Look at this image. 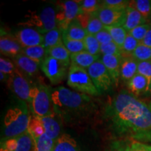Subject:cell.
Masks as SVG:
<instances>
[{
  "label": "cell",
  "instance_id": "cell-1",
  "mask_svg": "<svg viewBox=\"0 0 151 151\" xmlns=\"http://www.w3.org/2000/svg\"><path fill=\"white\" fill-rule=\"evenodd\" d=\"M104 118L115 134L142 142L151 132V109L125 90L109 99Z\"/></svg>",
  "mask_w": 151,
  "mask_h": 151
},
{
  "label": "cell",
  "instance_id": "cell-2",
  "mask_svg": "<svg viewBox=\"0 0 151 151\" xmlns=\"http://www.w3.org/2000/svg\"><path fill=\"white\" fill-rule=\"evenodd\" d=\"M54 112L66 122L86 118L97 109L91 96L71 90L64 86L52 89Z\"/></svg>",
  "mask_w": 151,
  "mask_h": 151
},
{
  "label": "cell",
  "instance_id": "cell-3",
  "mask_svg": "<svg viewBox=\"0 0 151 151\" xmlns=\"http://www.w3.org/2000/svg\"><path fill=\"white\" fill-rule=\"evenodd\" d=\"M29 109L28 104L20 100L7 110L4 118L1 141L16 137L27 131L31 116Z\"/></svg>",
  "mask_w": 151,
  "mask_h": 151
},
{
  "label": "cell",
  "instance_id": "cell-4",
  "mask_svg": "<svg viewBox=\"0 0 151 151\" xmlns=\"http://www.w3.org/2000/svg\"><path fill=\"white\" fill-rule=\"evenodd\" d=\"M52 90L43 83L32 86L28 106L32 114L37 117H46L54 114L52 102Z\"/></svg>",
  "mask_w": 151,
  "mask_h": 151
},
{
  "label": "cell",
  "instance_id": "cell-5",
  "mask_svg": "<svg viewBox=\"0 0 151 151\" xmlns=\"http://www.w3.org/2000/svg\"><path fill=\"white\" fill-rule=\"evenodd\" d=\"M67 83L71 89L80 93L91 97H97L101 94L94 85L88 71L78 66L70 65Z\"/></svg>",
  "mask_w": 151,
  "mask_h": 151
},
{
  "label": "cell",
  "instance_id": "cell-6",
  "mask_svg": "<svg viewBox=\"0 0 151 151\" xmlns=\"http://www.w3.org/2000/svg\"><path fill=\"white\" fill-rule=\"evenodd\" d=\"M22 24L33 28L41 35H45L58 27L55 9L51 6H46L37 14L32 13Z\"/></svg>",
  "mask_w": 151,
  "mask_h": 151
},
{
  "label": "cell",
  "instance_id": "cell-7",
  "mask_svg": "<svg viewBox=\"0 0 151 151\" xmlns=\"http://www.w3.org/2000/svg\"><path fill=\"white\" fill-rule=\"evenodd\" d=\"M71 64L65 63L47 55L40 65L43 73L52 85L59 84L67 77Z\"/></svg>",
  "mask_w": 151,
  "mask_h": 151
},
{
  "label": "cell",
  "instance_id": "cell-8",
  "mask_svg": "<svg viewBox=\"0 0 151 151\" xmlns=\"http://www.w3.org/2000/svg\"><path fill=\"white\" fill-rule=\"evenodd\" d=\"M58 11L56 12V20L58 27L62 32L77 18L80 14V6L78 1H63L58 4Z\"/></svg>",
  "mask_w": 151,
  "mask_h": 151
},
{
  "label": "cell",
  "instance_id": "cell-9",
  "mask_svg": "<svg viewBox=\"0 0 151 151\" xmlns=\"http://www.w3.org/2000/svg\"><path fill=\"white\" fill-rule=\"evenodd\" d=\"M87 71L100 94H101L111 89L113 85L112 78L101 60L94 62Z\"/></svg>",
  "mask_w": 151,
  "mask_h": 151
},
{
  "label": "cell",
  "instance_id": "cell-10",
  "mask_svg": "<svg viewBox=\"0 0 151 151\" xmlns=\"http://www.w3.org/2000/svg\"><path fill=\"white\" fill-rule=\"evenodd\" d=\"M7 84L9 89L16 94L18 99L28 103L32 86L30 84L29 79L18 69L9 76Z\"/></svg>",
  "mask_w": 151,
  "mask_h": 151
},
{
  "label": "cell",
  "instance_id": "cell-11",
  "mask_svg": "<svg viewBox=\"0 0 151 151\" xmlns=\"http://www.w3.org/2000/svg\"><path fill=\"white\" fill-rule=\"evenodd\" d=\"M34 139L27 131L16 137L1 141L0 151H32Z\"/></svg>",
  "mask_w": 151,
  "mask_h": 151
},
{
  "label": "cell",
  "instance_id": "cell-12",
  "mask_svg": "<svg viewBox=\"0 0 151 151\" xmlns=\"http://www.w3.org/2000/svg\"><path fill=\"white\" fill-rule=\"evenodd\" d=\"M126 9L118 10V9H112L101 6L97 12V15L104 26H122V27Z\"/></svg>",
  "mask_w": 151,
  "mask_h": 151
},
{
  "label": "cell",
  "instance_id": "cell-13",
  "mask_svg": "<svg viewBox=\"0 0 151 151\" xmlns=\"http://www.w3.org/2000/svg\"><path fill=\"white\" fill-rule=\"evenodd\" d=\"M15 37L23 48L41 46L43 43V35L32 27H25L20 29Z\"/></svg>",
  "mask_w": 151,
  "mask_h": 151
},
{
  "label": "cell",
  "instance_id": "cell-14",
  "mask_svg": "<svg viewBox=\"0 0 151 151\" xmlns=\"http://www.w3.org/2000/svg\"><path fill=\"white\" fill-rule=\"evenodd\" d=\"M22 50L23 47L20 45L16 37L1 32L0 37V51L1 55L14 59L22 53Z\"/></svg>",
  "mask_w": 151,
  "mask_h": 151
},
{
  "label": "cell",
  "instance_id": "cell-15",
  "mask_svg": "<svg viewBox=\"0 0 151 151\" xmlns=\"http://www.w3.org/2000/svg\"><path fill=\"white\" fill-rule=\"evenodd\" d=\"M14 62L17 69L28 79L35 76L40 67L39 63L22 53L14 58Z\"/></svg>",
  "mask_w": 151,
  "mask_h": 151
},
{
  "label": "cell",
  "instance_id": "cell-16",
  "mask_svg": "<svg viewBox=\"0 0 151 151\" xmlns=\"http://www.w3.org/2000/svg\"><path fill=\"white\" fill-rule=\"evenodd\" d=\"M122 56L104 55L101 58V61L106 68L112 78L113 84L117 86L120 78V66Z\"/></svg>",
  "mask_w": 151,
  "mask_h": 151
},
{
  "label": "cell",
  "instance_id": "cell-17",
  "mask_svg": "<svg viewBox=\"0 0 151 151\" xmlns=\"http://www.w3.org/2000/svg\"><path fill=\"white\" fill-rule=\"evenodd\" d=\"M39 118L44 127L45 134H46L53 140L56 141L62 135L61 119L55 113L50 116L42 117V118L39 117Z\"/></svg>",
  "mask_w": 151,
  "mask_h": 151
},
{
  "label": "cell",
  "instance_id": "cell-18",
  "mask_svg": "<svg viewBox=\"0 0 151 151\" xmlns=\"http://www.w3.org/2000/svg\"><path fill=\"white\" fill-rule=\"evenodd\" d=\"M127 84L128 92L137 98L151 92L148 80L139 73H137Z\"/></svg>",
  "mask_w": 151,
  "mask_h": 151
},
{
  "label": "cell",
  "instance_id": "cell-19",
  "mask_svg": "<svg viewBox=\"0 0 151 151\" xmlns=\"http://www.w3.org/2000/svg\"><path fill=\"white\" fill-rule=\"evenodd\" d=\"M146 22L147 19L145 17H143L139 11L134 9L133 7L129 6L126 9L122 27L127 32H129L138 26L146 24Z\"/></svg>",
  "mask_w": 151,
  "mask_h": 151
},
{
  "label": "cell",
  "instance_id": "cell-20",
  "mask_svg": "<svg viewBox=\"0 0 151 151\" xmlns=\"http://www.w3.org/2000/svg\"><path fill=\"white\" fill-rule=\"evenodd\" d=\"M138 62L132 57H122L120 66V78L128 82L137 73Z\"/></svg>",
  "mask_w": 151,
  "mask_h": 151
},
{
  "label": "cell",
  "instance_id": "cell-21",
  "mask_svg": "<svg viewBox=\"0 0 151 151\" xmlns=\"http://www.w3.org/2000/svg\"><path fill=\"white\" fill-rule=\"evenodd\" d=\"M99 60V55H93L86 50L78 53L71 54L70 57L71 65L78 66L86 70Z\"/></svg>",
  "mask_w": 151,
  "mask_h": 151
},
{
  "label": "cell",
  "instance_id": "cell-22",
  "mask_svg": "<svg viewBox=\"0 0 151 151\" xmlns=\"http://www.w3.org/2000/svg\"><path fill=\"white\" fill-rule=\"evenodd\" d=\"M52 151H81L76 141L68 134H62L55 141Z\"/></svg>",
  "mask_w": 151,
  "mask_h": 151
},
{
  "label": "cell",
  "instance_id": "cell-23",
  "mask_svg": "<svg viewBox=\"0 0 151 151\" xmlns=\"http://www.w3.org/2000/svg\"><path fill=\"white\" fill-rule=\"evenodd\" d=\"M87 32L83 27L77 19L73 20L65 31L62 32V36L77 41H83L87 36Z\"/></svg>",
  "mask_w": 151,
  "mask_h": 151
},
{
  "label": "cell",
  "instance_id": "cell-24",
  "mask_svg": "<svg viewBox=\"0 0 151 151\" xmlns=\"http://www.w3.org/2000/svg\"><path fill=\"white\" fill-rule=\"evenodd\" d=\"M62 43V32L59 27L50 30L43 35V46L46 50Z\"/></svg>",
  "mask_w": 151,
  "mask_h": 151
},
{
  "label": "cell",
  "instance_id": "cell-25",
  "mask_svg": "<svg viewBox=\"0 0 151 151\" xmlns=\"http://www.w3.org/2000/svg\"><path fill=\"white\" fill-rule=\"evenodd\" d=\"M47 55L52 57L55 59L65 63L71 64V53L66 48L63 43H60L47 50Z\"/></svg>",
  "mask_w": 151,
  "mask_h": 151
},
{
  "label": "cell",
  "instance_id": "cell-26",
  "mask_svg": "<svg viewBox=\"0 0 151 151\" xmlns=\"http://www.w3.org/2000/svg\"><path fill=\"white\" fill-rule=\"evenodd\" d=\"M22 53L41 65V62L47 56V50L43 45H41V46L23 48Z\"/></svg>",
  "mask_w": 151,
  "mask_h": 151
},
{
  "label": "cell",
  "instance_id": "cell-27",
  "mask_svg": "<svg viewBox=\"0 0 151 151\" xmlns=\"http://www.w3.org/2000/svg\"><path fill=\"white\" fill-rule=\"evenodd\" d=\"M34 139V148L32 151H52L55 141L48 137L46 134H43L40 137Z\"/></svg>",
  "mask_w": 151,
  "mask_h": 151
},
{
  "label": "cell",
  "instance_id": "cell-28",
  "mask_svg": "<svg viewBox=\"0 0 151 151\" xmlns=\"http://www.w3.org/2000/svg\"><path fill=\"white\" fill-rule=\"evenodd\" d=\"M104 27L110 33L113 41L121 49L127 36V32L122 26H105Z\"/></svg>",
  "mask_w": 151,
  "mask_h": 151
},
{
  "label": "cell",
  "instance_id": "cell-29",
  "mask_svg": "<svg viewBox=\"0 0 151 151\" xmlns=\"http://www.w3.org/2000/svg\"><path fill=\"white\" fill-rule=\"evenodd\" d=\"M27 132L31 134L33 139L40 137L45 134V129L43 124L39 117L32 114L30 116Z\"/></svg>",
  "mask_w": 151,
  "mask_h": 151
},
{
  "label": "cell",
  "instance_id": "cell-30",
  "mask_svg": "<svg viewBox=\"0 0 151 151\" xmlns=\"http://www.w3.org/2000/svg\"><path fill=\"white\" fill-rule=\"evenodd\" d=\"M104 27L105 26L97 16V13H94L90 15L85 29L88 35H95L96 34L102 30Z\"/></svg>",
  "mask_w": 151,
  "mask_h": 151
},
{
  "label": "cell",
  "instance_id": "cell-31",
  "mask_svg": "<svg viewBox=\"0 0 151 151\" xmlns=\"http://www.w3.org/2000/svg\"><path fill=\"white\" fill-rule=\"evenodd\" d=\"M129 6L137 10L147 20L151 18V0L129 1Z\"/></svg>",
  "mask_w": 151,
  "mask_h": 151
},
{
  "label": "cell",
  "instance_id": "cell-32",
  "mask_svg": "<svg viewBox=\"0 0 151 151\" xmlns=\"http://www.w3.org/2000/svg\"><path fill=\"white\" fill-rule=\"evenodd\" d=\"M80 6V13L92 14L97 13L101 7V1L97 0H82L78 1Z\"/></svg>",
  "mask_w": 151,
  "mask_h": 151
},
{
  "label": "cell",
  "instance_id": "cell-33",
  "mask_svg": "<svg viewBox=\"0 0 151 151\" xmlns=\"http://www.w3.org/2000/svg\"><path fill=\"white\" fill-rule=\"evenodd\" d=\"M85 50L93 55H99L101 44L94 37V35H87L83 40Z\"/></svg>",
  "mask_w": 151,
  "mask_h": 151
},
{
  "label": "cell",
  "instance_id": "cell-34",
  "mask_svg": "<svg viewBox=\"0 0 151 151\" xmlns=\"http://www.w3.org/2000/svg\"><path fill=\"white\" fill-rule=\"evenodd\" d=\"M137 62L151 61V48L140 43L132 55Z\"/></svg>",
  "mask_w": 151,
  "mask_h": 151
},
{
  "label": "cell",
  "instance_id": "cell-35",
  "mask_svg": "<svg viewBox=\"0 0 151 151\" xmlns=\"http://www.w3.org/2000/svg\"><path fill=\"white\" fill-rule=\"evenodd\" d=\"M140 43L141 42H139L133 37L127 34V37H126L121 48L122 57H132V53Z\"/></svg>",
  "mask_w": 151,
  "mask_h": 151
},
{
  "label": "cell",
  "instance_id": "cell-36",
  "mask_svg": "<svg viewBox=\"0 0 151 151\" xmlns=\"http://www.w3.org/2000/svg\"><path fill=\"white\" fill-rule=\"evenodd\" d=\"M62 43L71 54L78 53L85 50L83 41L73 40L62 36Z\"/></svg>",
  "mask_w": 151,
  "mask_h": 151
},
{
  "label": "cell",
  "instance_id": "cell-37",
  "mask_svg": "<svg viewBox=\"0 0 151 151\" xmlns=\"http://www.w3.org/2000/svg\"><path fill=\"white\" fill-rule=\"evenodd\" d=\"M100 53L104 55H111L122 56L121 49L114 41L110 43L101 44L100 46Z\"/></svg>",
  "mask_w": 151,
  "mask_h": 151
},
{
  "label": "cell",
  "instance_id": "cell-38",
  "mask_svg": "<svg viewBox=\"0 0 151 151\" xmlns=\"http://www.w3.org/2000/svg\"><path fill=\"white\" fill-rule=\"evenodd\" d=\"M101 6L118 10H125L129 6V1L125 0H104L101 1Z\"/></svg>",
  "mask_w": 151,
  "mask_h": 151
},
{
  "label": "cell",
  "instance_id": "cell-39",
  "mask_svg": "<svg viewBox=\"0 0 151 151\" xmlns=\"http://www.w3.org/2000/svg\"><path fill=\"white\" fill-rule=\"evenodd\" d=\"M151 24H141V25L138 26V27H135L131 31L129 32L128 34L133 37L135 39L139 41V42H141L144 37H146L147 32L148 30L150 29Z\"/></svg>",
  "mask_w": 151,
  "mask_h": 151
},
{
  "label": "cell",
  "instance_id": "cell-40",
  "mask_svg": "<svg viewBox=\"0 0 151 151\" xmlns=\"http://www.w3.org/2000/svg\"><path fill=\"white\" fill-rule=\"evenodd\" d=\"M137 73L143 76L148 80L151 90V61L138 62Z\"/></svg>",
  "mask_w": 151,
  "mask_h": 151
},
{
  "label": "cell",
  "instance_id": "cell-41",
  "mask_svg": "<svg viewBox=\"0 0 151 151\" xmlns=\"http://www.w3.org/2000/svg\"><path fill=\"white\" fill-rule=\"evenodd\" d=\"M16 67L10 60L1 57L0 58V71L5 73L8 76H11L16 70Z\"/></svg>",
  "mask_w": 151,
  "mask_h": 151
},
{
  "label": "cell",
  "instance_id": "cell-42",
  "mask_svg": "<svg viewBox=\"0 0 151 151\" xmlns=\"http://www.w3.org/2000/svg\"><path fill=\"white\" fill-rule=\"evenodd\" d=\"M127 151H151V146L141 141H133L128 143Z\"/></svg>",
  "mask_w": 151,
  "mask_h": 151
},
{
  "label": "cell",
  "instance_id": "cell-43",
  "mask_svg": "<svg viewBox=\"0 0 151 151\" xmlns=\"http://www.w3.org/2000/svg\"><path fill=\"white\" fill-rule=\"evenodd\" d=\"M128 142L125 141L118 140L111 142L106 151H127Z\"/></svg>",
  "mask_w": 151,
  "mask_h": 151
},
{
  "label": "cell",
  "instance_id": "cell-44",
  "mask_svg": "<svg viewBox=\"0 0 151 151\" xmlns=\"http://www.w3.org/2000/svg\"><path fill=\"white\" fill-rule=\"evenodd\" d=\"M94 37H96V39H97V41H99L100 44H106V43H110L113 41L112 37L110 33L109 32V31L106 29H105V27L102 30L99 32L97 34H96L94 35Z\"/></svg>",
  "mask_w": 151,
  "mask_h": 151
},
{
  "label": "cell",
  "instance_id": "cell-45",
  "mask_svg": "<svg viewBox=\"0 0 151 151\" xmlns=\"http://www.w3.org/2000/svg\"><path fill=\"white\" fill-rule=\"evenodd\" d=\"M141 43H142V44L145 45V46L151 48V27L150 29L148 30V32L146 34V37H144V39H143Z\"/></svg>",
  "mask_w": 151,
  "mask_h": 151
},
{
  "label": "cell",
  "instance_id": "cell-46",
  "mask_svg": "<svg viewBox=\"0 0 151 151\" xmlns=\"http://www.w3.org/2000/svg\"><path fill=\"white\" fill-rule=\"evenodd\" d=\"M0 77H1V81H2V82H5L6 81H7L9 79L8 76L6 75L3 72H1V71H0Z\"/></svg>",
  "mask_w": 151,
  "mask_h": 151
},
{
  "label": "cell",
  "instance_id": "cell-47",
  "mask_svg": "<svg viewBox=\"0 0 151 151\" xmlns=\"http://www.w3.org/2000/svg\"><path fill=\"white\" fill-rule=\"evenodd\" d=\"M143 142H151V132L148 135H147L146 137L144 138V139H143Z\"/></svg>",
  "mask_w": 151,
  "mask_h": 151
},
{
  "label": "cell",
  "instance_id": "cell-48",
  "mask_svg": "<svg viewBox=\"0 0 151 151\" xmlns=\"http://www.w3.org/2000/svg\"><path fill=\"white\" fill-rule=\"evenodd\" d=\"M148 105H149V106H150V109H151V101H150V102L148 103Z\"/></svg>",
  "mask_w": 151,
  "mask_h": 151
}]
</instances>
